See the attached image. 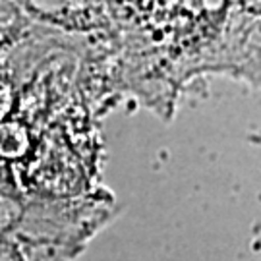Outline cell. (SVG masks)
<instances>
[{"label": "cell", "mask_w": 261, "mask_h": 261, "mask_svg": "<svg viewBox=\"0 0 261 261\" xmlns=\"http://www.w3.org/2000/svg\"><path fill=\"white\" fill-rule=\"evenodd\" d=\"M10 103H12V95H10V87L6 82L0 80V120L8 114Z\"/></svg>", "instance_id": "obj_2"}, {"label": "cell", "mask_w": 261, "mask_h": 261, "mask_svg": "<svg viewBox=\"0 0 261 261\" xmlns=\"http://www.w3.org/2000/svg\"><path fill=\"white\" fill-rule=\"evenodd\" d=\"M29 147L28 130L18 122H2L0 124V157L18 159Z\"/></svg>", "instance_id": "obj_1"}]
</instances>
